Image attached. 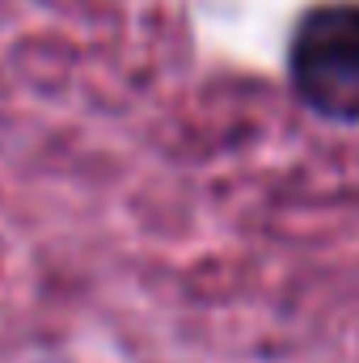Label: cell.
<instances>
[{"mask_svg": "<svg viewBox=\"0 0 359 363\" xmlns=\"http://www.w3.org/2000/svg\"><path fill=\"white\" fill-rule=\"evenodd\" d=\"M292 81L326 118H359V9L330 4L300 21Z\"/></svg>", "mask_w": 359, "mask_h": 363, "instance_id": "1", "label": "cell"}]
</instances>
